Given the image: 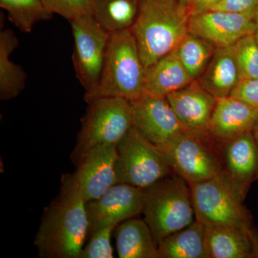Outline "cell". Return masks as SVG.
Returning <instances> with one entry per match:
<instances>
[{
	"mask_svg": "<svg viewBox=\"0 0 258 258\" xmlns=\"http://www.w3.org/2000/svg\"><path fill=\"white\" fill-rule=\"evenodd\" d=\"M89 225L86 203L74 174H64L60 193L45 208L34 243L42 258H80Z\"/></svg>",
	"mask_w": 258,
	"mask_h": 258,
	"instance_id": "6da1fadb",
	"label": "cell"
},
{
	"mask_svg": "<svg viewBox=\"0 0 258 258\" xmlns=\"http://www.w3.org/2000/svg\"><path fill=\"white\" fill-rule=\"evenodd\" d=\"M189 8L177 0H139L131 31L145 69L176 50L189 32Z\"/></svg>",
	"mask_w": 258,
	"mask_h": 258,
	"instance_id": "7a4b0ae2",
	"label": "cell"
},
{
	"mask_svg": "<svg viewBox=\"0 0 258 258\" xmlns=\"http://www.w3.org/2000/svg\"><path fill=\"white\" fill-rule=\"evenodd\" d=\"M145 71L131 30L112 32L99 80L96 87L85 93V101L101 98L138 99L145 93Z\"/></svg>",
	"mask_w": 258,
	"mask_h": 258,
	"instance_id": "3957f363",
	"label": "cell"
},
{
	"mask_svg": "<svg viewBox=\"0 0 258 258\" xmlns=\"http://www.w3.org/2000/svg\"><path fill=\"white\" fill-rule=\"evenodd\" d=\"M144 220L157 244L196 220L189 184L171 173L144 188Z\"/></svg>",
	"mask_w": 258,
	"mask_h": 258,
	"instance_id": "277c9868",
	"label": "cell"
},
{
	"mask_svg": "<svg viewBox=\"0 0 258 258\" xmlns=\"http://www.w3.org/2000/svg\"><path fill=\"white\" fill-rule=\"evenodd\" d=\"M81 119L71 160L77 164L95 148L117 146L133 127L131 101L122 98H101L88 102Z\"/></svg>",
	"mask_w": 258,
	"mask_h": 258,
	"instance_id": "5b68a950",
	"label": "cell"
},
{
	"mask_svg": "<svg viewBox=\"0 0 258 258\" xmlns=\"http://www.w3.org/2000/svg\"><path fill=\"white\" fill-rule=\"evenodd\" d=\"M159 148L173 172L189 184L222 176L218 145L209 133L186 129Z\"/></svg>",
	"mask_w": 258,
	"mask_h": 258,
	"instance_id": "8992f818",
	"label": "cell"
},
{
	"mask_svg": "<svg viewBox=\"0 0 258 258\" xmlns=\"http://www.w3.org/2000/svg\"><path fill=\"white\" fill-rule=\"evenodd\" d=\"M196 220L205 226L240 227L250 235L254 228L240 198L222 176L190 184Z\"/></svg>",
	"mask_w": 258,
	"mask_h": 258,
	"instance_id": "52a82bcc",
	"label": "cell"
},
{
	"mask_svg": "<svg viewBox=\"0 0 258 258\" xmlns=\"http://www.w3.org/2000/svg\"><path fill=\"white\" fill-rule=\"evenodd\" d=\"M118 183L147 188L173 172L160 149L134 127L116 146Z\"/></svg>",
	"mask_w": 258,
	"mask_h": 258,
	"instance_id": "ba28073f",
	"label": "cell"
},
{
	"mask_svg": "<svg viewBox=\"0 0 258 258\" xmlns=\"http://www.w3.org/2000/svg\"><path fill=\"white\" fill-rule=\"evenodd\" d=\"M69 22L74 40L75 72L85 93L88 92L96 87L101 76L110 32L92 15H81Z\"/></svg>",
	"mask_w": 258,
	"mask_h": 258,
	"instance_id": "9c48e42d",
	"label": "cell"
},
{
	"mask_svg": "<svg viewBox=\"0 0 258 258\" xmlns=\"http://www.w3.org/2000/svg\"><path fill=\"white\" fill-rule=\"evenodd\" d=\"M145 193L142 188L124 183L112 186L100 198L86 203L89 225L88 237L107 227H116L122 222L143 212Z\"/></svg>",
	"mask_w": 258,
	"mask_h": 258,
	"instance_id": "30bf717a",
	"label": "cell"
},
{
	"mask_svg": "<svg viewBox=\"0 0 258 258\" xmlns=\"http://www.w3.org/2000/svg\"><path fill=\"white\" fill-rule=\"evenodd\" d=\"M131 103L133 127L158 147L169 143L186 130L166 97L144 93Z\"/></svg>",
	"mask_w": 258,
	"mask_h": 258,
	"instance_id": "8fae6325",
	"label": "cell"
},
{
	"mask_svg": "<svg viewBox=\"0 0 258 258\" xmlns=\"http://www.w3.org/2000/svg\"><path fill=\"white\" fill-rule=\"evenodd\" d=\"M217 145L222 177L244 200L258 173V146L252 132Z\"/></svg>",
	"mask_w": 258,
	"mask_h": 258,
	"instance_id": "7c38bea8",
	"label": "cell"
},
{
	"mask_svg": "<svg viewBox=\"0 0 258 258\" xmlns=\"http://www.w3.org/2000/svg\"><path fill=\"white\" fill-rule=\"evenodd\" d=\"M257 30L252 15L210 10L191 15L189 32L202 37L215 48L232 46Z\"/></svg>",
	"mask_w": 258,
	"mask_h": 258,
	"instance_id": "4fadbf2b",
	"label": "cell"
},
{
	"mask_svg": "<svg viewBox=\"0 0 258 258\" xmlns=\"http://www.w3.org/2000/svg\"><path fill=\"white\" fill-rule=\"evenodd\" d=\"M116 159V146H103L90 151L76 164L73 174L86 203L118 184Z\"/></svg>",
	"mask_w": 258,
	"mask_h": 258,
	"instance_id": "5bb4252c",
	"label": "cell"
},
{
	"mask_svg": "<svg viewBox=\"0 0 258 258\" xmlns=\"http://www.w3.org/2000/svg\"><path fill=\"white\" fill-rule=\"evenodd\" d=\"M185 128L208 133V127L217 99L204 89L197 80L166 96Z\"/></svg>",
	"mask_w": 258,
	"mask_h": 258,
	"instance_id": "9a60e30c",
	"label": "cell"
},
{
	"mask_svg": "<svg viewBox=\"0 0 258 258\" xmlns=\"http://www.w3.org/2000/svg\"><path fill=\"white\" fill-rule=\"evenodd\" d=\"M258 118V108L230 96L217 99L208 133L219 143L251 132Z\"/></svg>",
	"mask_w": 258,
	"mask_h": 258,
	"instance_id": "2e32d148",
	"label": "cell"
},
{
	"mask_svg": "<svg viewBox=\"0 0 258 258\" xmlns=\"http://www.w3.org/2000/svg\"><path fill=\"white\" fill-rule=\"evenodd\" d=\"M197 81L217 99L230 97L241 81L233 45L216 49L206 69Z\"/></svg>",
	"mask_w": 258,
	"mask_h": 258,
	"instance_id": "e0dca14e",
	"label": "cell"
},
{
	"mask_svg": "<svg viewBox=\"0 0 258 258\" xmlns=\"http://www.w3.org/2000/svg\"><path fill=\"white\" fill-rule=\"evenodd\" d=\"M192 81L180 61L176 49L146 69L144 91L153 96L166 97Z\"/></svg>",
	"mask_w": 258,
	"mask_h": 258,
	"instance_id": "ac0fdd59",
	"label": "cell"
},
{
	"mask_svg": "<svg viewBox=\"0 0 258 258\" xmlns=\"http://www.w3.org/2000/svg\"><path fill=\"white\" fill-rule=\"evenodd\" d=\"M115 245L120 258H159L158 244L145 220L132 218L115 227Z\"/></svg>",
	"mask_w": 258,
	"mask_h": 258,
	"instance_id": "d6986e66",
	"label": "cell"
},
{
	"mask_svg": "<svg viewBox=\"0 0 258 258\" xmlns=\"http://www.w3.org/2000/svg\"><path fill=\"white\" fill-rule=\"evenodd\" d=\"M208 258L252 257L249 234L235 226H205Z\"/></svg>",
	"mask_w": 258,
	"mask_h": 258,
	"instance_id": "ffe728a7",
	"label": "cell"
},
{
	"mask_svg": "<svg viewBox=\"0 0 258 258\" xmlns=\"http://www.w3.org/2000/svg\"><path fill=\"white\" fill-rule=\"evenodd\" d=\"M159 258H208L205 227L195 220L171 234L158 244Z\"/></svg>",
	"mask_w": 258,
	"mask_h": 258,
	"instance_id": "44dd1931",
	"label": "cell"
},
{
	"mask_svg": "<svg viewBox=\"0 0 258 258\" xmlns=\"http://www.w3.org/2000/svg\"><path fill=\"white\" fill-rule=\"evenodd\" d=\"M18 37L10 29L0 31V99L10 101L18 97L25 89L26 72L20 64L10 58L18 47Z\"/></svg>",
	"mask_w": 258,
	"mask_h": 258,
	"instance_id": "7402d4cb",
	"label": "cell"
},
{
	"mask_svg": "<svg viewBox=\"0 0 258 258\" xmlns=\"http://www.w3.org/2000/svg\"><path fill=\"white\" fill-rule=\"evenodd\" d=\"M91 14L106 31L131 30L138 15L139 0H90Z\"/></svg>",
	"mask_w": 258,
	"mask_h": 258,
	"instance_id": "603a6c76",
	"label": "cell"
},
{
	"mask_svg": "<svg viewBox=\"0 0 258 258\" xmlns=\"http://www.w3.org/2000/svg\"><path fill=\"white\" fill-rule=\"evenodd\" d=\"M215 50L208 41L189 32L176 47L180 61L193 81L203 74Z\"/></svg>",
	"mask_w": 258,
	"mask_h": 258,
	"instance_id": "cb8c5ba5",
	"label": "cell"
},
{
	"mask_svg": "<svg viewBox=\"0 0 258 258\" xmlns=\"http://www.w3.org/2000/svg\"><path fill=\"white\" fill-rule=\"evenodd\" d=\"M0 7L20 31L29 33L35 24L50 20L53 17L42 0H0Z\"/></svg>",
	"mask_w": 258,
	"mask_h": 258,
	"instance_id": "d4e9b609",
	"label": "cell"
},
{
	"mask_svg": "<svg viewBox=\"0 0 258 258\" xmlns=\"http://www.w3.org/2000/svg\"><path fill=\"white\" fill-rule=\"evenodd\" d=\"M233 48L241 81L258 79V44L254 33L241 38Z\"/></svg>",
	"mask_w": 258,
	"mask_h": 258,
	"instance_id": "484cf974",
	"label": "cell"
},
{
	"mask_svg": "<svg viewBox=\"0 0 258 258\" xmlns=\"http://www.w3.org/2000/svg\"><path fill=\"white\" fill-rule=\"evenodd\" d=\"M115 227H107L90 236V240L81 251L80 258H113L111 237Z\"/></svg>",
	"mask_w": 258,
	"mask_h": 258,
	"instance_id": "4316f807",
	"label": "cell"
},
{
	"mask_svg": "<svg viewBox=\"0 0 258 258\" xmlns=\"http://www.w3.org/2000/svg\"><path fill=\"white\" fill-rule=\"evenodd\" d=\"M52 14H57L71 21L81 15L91 14L90 0H42Z\"/></svg>",
	"mask_w": 258,
	"mask_h": 258,
	"instance_id": "83f0119b",
	"label": "cell"
},
{
	"mask_svg": "<svg viewBox=\"0 0 258 258\" xmlns=\"http://www.w3.org/2000/svg\"><path fill=\"white\" fill-rule=\"evenodd\" d=\"M230 96L258 108V79L240 81Z\"/></svg>",
	"mask_w": 258,
	"mask_h": 258,
	"instance_id": "f1b7e54d",
	"label": "cell"
},
{
	"mask_svg": "<svg viewBox=\"0 0 258 258\" xmlns=\"http://www.w3.org/2000/svg\"><path fill=\"white\" fill-rule=\"evenodd\" d=\"M257 4L258 0H221L211 10L253 15Z\"/></svg>",
	"mask_w": 258,
	"mask_h": 258,
	"instance_id": "f546056e",
	"label": "cell"
},
{
	"mask_svg": "<svg viewBox=\"0 0 258 258\" xmlns=\"http://www.w3.org/2000/svg\"><path fill=\"white\" fill-rule=\"evenodd\" d=\"M221 0H195L189 7L191 15L211 10Z\"/></svg>",
	"mask_w": 258,
	"mask_h": 258,
	"instance_id": "4dcf8cb0",
	"label": "cell"
},
{
	"mask_svg": "<svg viewBox=\"0 0 258 258\" xmlns=\"http://www.w3.org/2000/svg\"><path fill=\"white\" fill-rule=\"evenodd\" d=\"M252 135H253L254 140H255L256 143H257L258 146V118L257 120H256L255 123L253 125V128H252Z\"/></svg>",
	"mask_w": 258,
	"mask_h": 258,
	"instance_id": "1f68e13d",
	"label": "cell"
},
{
	"mask_svg": "<svg viewBox=\"0 0 258 258\" xmlns=\"http://www.w3.org/2000/svg\"><path fill=\"white\" fill-rule=\"evenodd\" d=\"M252 20H253L256 27L258 28V4L257 7H256L255 10H254L253 15H252Z\"/></svg>",
	"mask_w": 258,
	"mask_h": 258,
	"instance_id": "d6a6232c",
	"label": "cell"
},
{
	"mask_svg": "<svg viewBox=\"0 0 258 258\" xmlns=\"http://www.w3.org/2000/svg\"><path fill=\"white\" fill-rule=\"evenodd\" d=\"M181 4L185 5V6L188 7L189 8L190 5L193 3L195 0H177Z\"/></svg>",
	"mask_w": 258,
	"mask_h": 258,
	"instance_id": "836d02e7",
	"label": "cell"
},
{
	"mask_svg": "<svg viewBox=\"0 0 258 258\" xmlns=\"http://www.w3.org/2000/svg\"><path fill=\"white\" fill-rule=\"evenodd\" d=\"M254 37H255L256 41H257L258 44V28H257L256 31L254 32Z\"/></svg>",
	"mask_w": 258,
	"mask_h": 258,
	"instance_id": "e575fe53",
	"label": "cell"
},
{
	"mask_svg": "<svg viewBox=\"0 0 258 258\" xmlns=\"http://www.w3.org/2000/svg\"><path fill=\"white\" fill-rule=\"evenodd\" d=\"M258 179V173H257V177H256V180H257Z\"/></svg>",
	"mask_w": 258,
	"mask_h": 258,
	"instance_id": "d590c367",
	"label": "cell"
}]
</instances>
